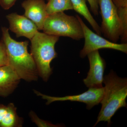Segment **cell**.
I'll return each mask as SVG.
<instances>
[{
    "instance_id": "obj_2",
    "label": "cell",
    "mask_w": 127,
    "mask_h": 127,
    "mask_svg": "<svg viewBox=\"0 0 127 127\" xmlns=\"http://www.w3.org/2000/svg\"><path fill=\"white\" fill-rule=\"evenodd\" d=\"M104 92L100 103L101 108L95 127L100 122L111 123V118L118 110L127 107V79L119 77L113 71L104 77Z\"/></svg>"
},
{
    "instance_id": "obj_13",
    "label": "cell",
    "mask_w": 127,
    "mask_h": 127,
    "mask_svg": "<svg viewBox=\"0 0 127 127\" xmlns=\"http://www.w3.org/2000/svg\"><path fill=\"white\" fill-rule=\"evenodd\" d=\"M73 10L82 16L91 25L96 33L101 35V27L92 15L86 3V0H70Z\"/></svg>"
},
{
    "instance_id": "obj_19",
    "label": "cell",
    "mask_w": 127,
    "mask_h": 127,
    "mask_svg": "<svg viewBox=\"0 0 127 127\" xmlns=\"http://www.w3.org/2000/svg\"><path fill=\"white\" fill-rule=\"evenodd\" d=\"M17 0H0V5L4 10H9L11 8Z\"/></svg>"
},
{
    "instance_id": "obj_6",
    "label": "cell",
    "mask_w": 127,
    "mask_h": 127,
    "mask_svg": "<svg viewBox=\"0 0 127 127\" xmlns=\"http://www.w3.org/2000/svg\"><path fill=\"white\" fill-rule=\"evenodd\" d=\"M82 28L85 43L83 48L80 52V56L84 58L90 53L103 48L113 49L127 53V43L118 44L104 39L100 35L91 31L79 16H76Z\"/></svg>"
},
{
    "instance_id": "obj_14",
    "label": "cell",
    "mask_w": 127,
    "mask_h": 127,
    "mask_svg": "<svg viewBox=\"0 0 127 127\" xmlns=\"http://www.w3.org/2000/svg\"><path fill=\"white\" fill-rule=\"evenodd\" d=\"M73 10L70 0H48L46 10L48 15Z\"/></svg>"
},
{
    "instance_id": "obj_5",
    "label": "cell",
    "mask_w": 127,
    "mask_h": 127,
    "mask_svg": "<svg viewBox=\"0 0 127 127\" xmlns=\"http://www.w3.org/2000/svg\"><path fill=\"white\" fill-rule=\"evenodd\" d=\"M102 19V33L109 40L117 43L123 33V27L117 8L112 0H98Z\"/></svg>"
},
{
    "instance_id": "obj_11",
    "label": "cell",
    "mask_w": 127,
    "mask_h": 127,
    "mask_svg": "<svg viewBox=\"0 0 127 127\" xmlns=\"http://www.w3.org/2000/svg\"><path fill=\"white\" fill-rule=\"evenodd\" d=\"M20 79L10 66L0 67V96L6 97L11 94Z\"/></svg>"
},
{
    "instance_id": "obj_15",
    "label": "cell",
    "mask_w": 127,
    "mask_h": 127,
    "mask_svg": "<svg viewBox=\"0 0 127 127\" xmlns=\"http://www.w3.org/2000/svg\"><path fill=\"white\" fill-rule=\"evenodd\" d=\"M117 8L123 27L121 38L127 39V0H112Z\"/></svg>"
},
{
    "instance_id": "obj_12",
    "label": "cell",
    "mask_w": 127,
    "mask_h": 127,
    "mask_svg": "<svg viewBox=\"0 0 127 127\" xmlns=\"http://www.w3.org/2000/svg\"><path fill=\"white\" fill-rule=\"evenodd\" d=\"M16 109L13 103L0 104V127H22L23 119L17 115Z\"/></svg>"
},
{
    "instance_id": "obj_8",
    "label": "cell",
    "mask_w": 127,
    "mask_h": 127,
    "mask_svg": "<svg viewBox=\"0 0 127 127\" xmlns=\"http://www.w3.org/2000/svg\"><path fill=\"white\" fill-rule=\"evenodd\" d=\"M87 56L90 64V69L87 76L83 79V82L89 88H102L106 68L105 61L100 56L98 50L90 53Z\"/></svg>"
},
{
    "instance_id": "obj_10",
    "label": "cell",
    "mask_w": 127,
    "mask_h": 127,
    "mask_svg": "<svg viewBox=\"0 0 127 127\" xmlns=\"http://www.w3.org/2000/svg\"><path fill=\"white\" fill-rule=\"evenodd\" d=\"M22 6L25 10V15L32 21L39 30H42L43 24L48 15L44 0H26Z\"/></svg>"
},
{
    "instance_id": "obj_18",
    "label": "cell",
    "mask_w": 127,
    "mask_h": 127,
    "mask_svg": "<svg viewBox=\"0 0 127 127\" xmlns=\"http://www.w3.org/2000/svg\"><path fill=\"white\" fill-rule=\"evenodd\" d=\"M90 6V8L92 12L95 16L98 15L99 6L98 0H87Z\"/></svg>"
},
{
    "instance_id": "obj_9",
    "label": "cell",
    "mask_w": 127,
    "mask_h": 127,
    "mask_svg": "<svg viewBox=\"0 0 127 127\" xmlns=\"http://www.w3.org/2000/svg\"><path fill=\"white\" fill-rule=\"evenodd\" d=\"M6 18L9 22V30L17 37L24 36L31 40L38 31L36 25L25 15L12 13L7 15Z\"/></svg>"
},
{
    "instance_id": "obj_4",
    "label": "cell",
    "mask_w": 127,
    "mask_h": 127,
    "mask_svg": "<svg viewBox=\"0 0 127 127\" xmlns=\"http://www.w3.org/2000/svg\"><path fill=\"white\" fill-rule=\"evenodd\" d=\"M42 30L46 34L59 37H68L76 40L84 38L82 28L77 17L63 12L48 15Z\"/></svg>"
},
{
    "instance_id": "obj_7",
    "label": "cell",
    "mask_w": 127,
    "mask_h": 127,
    "mask_svg": "<svg viewBox=\"0 0 127 127\" xmlns=\"http://www.w3.org/2000/svg\"><path fill=\"white\" fill-rule=\"evenodd\" d=\"M34 92L37 95L41 96L43 99L46 100V104L48 105L56 101H69L79 102L85 103L86 104L87 109H90L101 102L104 94V88H89L86 92L81 94L66 96L62 97L48 96L35 90H34Z\"/></svg>"
},
{
    "instance_id": "obj_1",
    "label": "cell",
    "mask_w": 127,
    "mask_h": 127,
    "mask_svg": "<svg viewBox=\"0 0 127 127\" xmlns=\"http://www.w3.org/2000/svg\"><path fill=\"white\" fill-rule=\"evenodd\" d=\"M1 31L2 39L7 52L8 65L21 79L28 82L36 81L39 73L33 57L28 51V41L15 40L10 36L7 28H1Z\"/></svg>"
},
{
    "instance_id": "obj_3",
    "label": "cell",
    "mask_w": 127,
    "mask_h": 127,
    "mask_svg": "<svg viewBox=\"0 0 127 127\" xmlns=\"http://www.w3.org/2000/svg\"><path fill=\"white\" fill-rule=\"evenodd\" d=\"M59 37L37 32L31 40V55L36 65L39 75L47 81L52 73L50 64L57 57L55 49Z\"/></svg>"
},
{
    "instance_id": "obj_17",
    "label": "cell",
    "mask_w": 127,
    "mask_h": 127,
    "mask_svg": "<svg viewBox=\"0 0 127 127\" xmlns=\"http://www.w3.org/2000/svg\"><path fill=\"white\" fill-rule=\"evenodd\" d=\"M30 116L32 118V120L39 127H58V125H53L51 123L48 122L47 121L41 120L38 118L33 112H31Z\"/></svg>"
},
{
    "instance_id": "obj_16",
    "label": "cell",
    "mask_w": 127,
    "mask_h": 127,
    "mask_svg": "<svg viewBox=\"0 0 127 127\" xmlns=\"http://www.w3.org/2000/svg\"><path fill=\"white\" fill-rule=\"evenodd\" d=\"M8 58L4 43L2 39L0 41V67L8 65Z\"/></svg>"
}]
</instances>
